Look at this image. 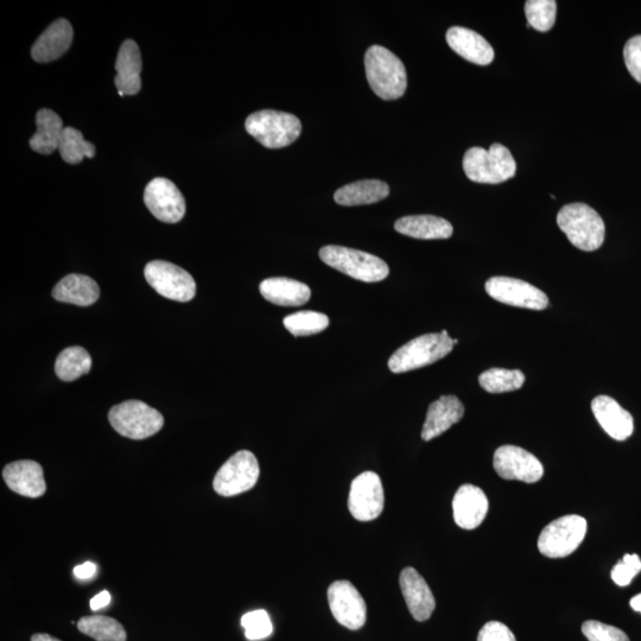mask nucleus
Returning a JSON list of instances; mask_svg holds the SVG:
<instances>
[{
    "label": "nucleus",
    "instance_id": "obj_1",
    "mask_svg": "<svg viewBox=\"0 0 641 641\" xmlns=\"http://www.w3.org/2000/svg\"><path fill=\"white\" fill-rule=\"evenodd\" d=\"M365 71L372 91L384 100L402 98L408 75L401 59L382 46H372L365 54Z\"/></svg>",
    "mask_w": 641,
    "mask_h": 641
},
{
    "label": "nucleus",
    "instance_id": "obj_2",
    "mask_svg": "<svg viewBox=\"0 0 641 641\" xmlns=\"http://www.w3.org/2000/svg\"><path fill=\"white\" fill-rule=\"evenodd\" d=\"M557 225L577 249L593 252L605 241L606 227L598 212L586 203H570L557 214Z\"/></svg>",
    "mask_w": 641,
    "mask_h": 641
},
{
    "label": "nucleus",
    "instance_id": "obj_3",
    "mask_svg": "<svg viewBox=\"0 0 641 641\" xmlns=\"http://www.w3.org/2000/svg\"><path fill=\"white\" fill-rule=\"evenodd\" d=\"M463 170L469 180L482 184H499L516 175L517 164L509 149L495 143L491 148L474 147L463 157Z\"/></svg>",
    "mask_w": 641,
    "mask_h": 641
},
{
    "label": "nucleus",
    "instance_id": "obj_4",
    "mask_svg": "<svg viewBox=\"0 0 641 641\" xmlns=\"http://www.w3.org/2000/svg\"><path fill=\"white\" fill-rule=\"evenodd\" d=\"M245 129L263 147L282 149L301 136L302 123L291 113L262 110L247 117Z\"/></svg>",
    "mask_w": 641,
    "mask_h": 641
},
{
    "label": "nucleus",
    "instance_id": "obj_5",
    "mask_svg": "<svg viewBox=\"0 0 641 641\" xmlns=\"http://www.w3.org/2000/svg\"><path fill=\"white\" fill-rule=\"evenodd\" d=\"M454 341L447 330L425 334L402 346L389 360L393 373H405L436 363L453 351Z\"/></svg>",
    "mask_w": 641,
    "mask_h": 641
},
{
    "label": "nucleus",
    "instance_id": "obj_6",
    "mask_svg": "<svg viewBox=\"0 0 641 641\" xmlns=\"http://www.w3.org/2000/svg\"><path fill=\"white\" fill-rule=\"evenodd\" d=\"M320 258L330 268L365 283L382 282L390 274L389 265L383 259L344 246L322 247Z\"/></svg>",
    "mask_w": 641,
    "mask_h": 641
},
{
    "label": "nucleus",
    "instance_id": "obj_7",
    "mask_svg": "<svg viewBox=\"0 0 641 641\" xmlns=\"http://www.w3.org/2000/svg\"><path fill=\"white\" fill-rule=\"evenodd\" d=\"M109 421L118 434L131 440H144L163 428L160 411L141 401H126L110 410Z\"/></svg>",
    "mask_w": 641,
    "mask_h": 641
},
{
    "label": "nucleus",
    "instance_id": "obj_8",
    "mask_svg": "<svg viewBox=\"0 0 641 641\" xmlns=\"http://www.w3.org/2000/svg\"><path fill=\"white\" fill-rule=\"evenodd\" d=\"M587 529V520L577 514L558 518L542 531L538 549L550 558L567 557L580 547Z\"/></svg>",
    "mask_w": 641,
    "mask_h": 641
},
{
    "label": "nucleus",
    "instance_id": "obj_9",
    "mask_svg": "<svg viewBox=\"0 0 641 641\" xmlns=\"http://www.w3.org/2000/svg\"><path fill=\"white\" fill-rule=\"evenodd\" d=\"M259 463L249 450H240L219 469L213 481L214 491L222 497H234L252 490L259 479Z\"/></svg>",
    "mask_w": 641,
    "mask_h": 641
},
{
    "label": "nucleus",
    "instance_id": "obj_10",
    "mask_svg": "<svg viewBox=\"0 0 641 641\" xmlns=\"http://www.w3.org/2000/svg\"><path fill=\"white\" fill-rule=\"evenodd\" d=\"M145 279L158 294L176 302L192 301L196 283L192 275L173 263L154 260L145 266Z\"/></svg>",
    "mask_w": 641,
    "mask_h": 641
},
{
    "label": "nucleus",
    "instance_id": "obj_11",
    "mask_svg": "<svg viewBox=\"0 0 641 641\" xmlns=\"http://www.w3.org/2000/svg\"><path fill=\"white\" fill-rule=\"evenodd\" d=\"M486 291L493 300L507 306L530 310H544L549 298L532 284L511 277H493L486 282Z\"/></svg>",
    "mask_w": 641,
    "mask_h": 641
},
{
    "label": "nucleus",
    "instance_id": "obj_12",
    "mask_svg": "<svg viewBox=\"0 0 641 641\" xmlns=\"http://www.w3.org/2000/svg\"><path fill=\"white\" fill-rule=\"evenodd\" d=\"M385 495L382 480L374 472L355 478L348 497V509L359 522H371L384 510Z\"/></svg>",
    "mask_w": 641,
    "mask_h": 641
},
{
    "label": "nucleus",
    "instance_id": "obj_13",
    "mask_svg": "<svg viewBox=\"0 0 641 641\" xmlns=\"http://www.w3.org/2000/svg\"><path fill=\"white\" fill-rule=\"evenodd\" d=\"M328 604L333 617L348 630H360L366 624V602L349 581H336L328 588Z\"/></svg>",
    "mask_w": 641,
    "mask_h": 641
},
{
    "label": "nucleus",
    "instance_id": "obj_14",
    "mask_svg": "<svg viewBox=\"0 0 641 641\" xmlns=\"http://www.w3.org/2000/svg\"><path fill=\"white\" fill-rule=\"evenodd\" d=\"M493 466L500 478L535 484L541 480L544 468L535 455L520 447L503 446L494 454Z\"/></svg>",
    "mask_w": 641,
    "mask_h": 641
},
{
    "label": "nucleus",
    "instance_id": "obj_15",
    "mask_svg": "<svg viewBox=\"0 0 641 641\" xmlns=\"http://www.w3.org/2000/svg\"><path fill=\"white\" fill-rule=\"evenodd\" d=\"M144 202L156 219L167 224H176L186 214V200L180 189L164 177H157L148 184Z\"/></svg>",
    "mask_w": 641,
    "mask_h": 641
},
{
    "label": "nucleus",
    "instance_id": "obj_16",
    "mask_svg": "<svg viewBox=\"0 0 641 641\" xmlns=\"http://www.w3.org/2000/svg\"><path fill=\"white\" fill-rule=\"evenodd\" d=\"M399 585L412 617L421 623L430 619L436 601L422 575L414 568H405L399 577Z\"/></svg>",
    "mask_w": 641,
    "mask_h": 641
},
{
    "label": "nucleus",
    "instance_id": "obj_17",
    "mask_svg": "<svg viewBox=\"0 0 641 641\" xmlns=\"http://www.w3.org/2000/svg\"><path fill=\"white\" fill-rule=\"evenodd\" d=\"M3 479L12 492L23 497L40 498L47 491L43 468L35 461L9 463L3 469Z\"/></svg>",
    "mask_w": 641,
    "mask_h": 641
},
{
    "label": "nucleus",
    "instance_id": "obj_18",
    "mask_svg": "<svg viewBox=\"0 0 641 641\" xmlns=\"http://www.w3.org/2000/svg\"><path fill=\"white\" fill-rule=\"evenodd\" d=\"M455 523L461 529L474 530L484 522L488 512V499L481 488L463 485L453 500Z\"/></svg>",
    "mask_w": 641,
    "mask_h": 641
},
{
    "label": "nucleus",
    "instance_id": "obj_19",
    "mask_svg": "<svg viewBox=\"0 0 641 641\" xmlns=\"http://www.w3.org/2000/svg\"><path fill=\"white\" fill-rule=\"evenodd\" d=\"M74 31L67 19H57L38 37L31 57L38 63H48L60 59L72 46Z\"/></svg>",
    "mask_w": 641,
    "mask_h": 641
},
{
    "label": "nucleus",
    "instance_id": "obj_20",
    "mask_svg": "<svg viewBox=\"0 0 641 641\" xmlns=\"http://www.w3.org/2000/svg\"><path fill=\"white\" fill-rule=\"evenodd\" d=\"M593 414L602 429L617 441H625L633 434L634 422L630 412L621 408L615 399L598 396L592 402Z\"/></svg>",
    "mask_w": 641,
    "mask_h": 641
},
{
    "label": "nucleus",
    "instance_id": "obj_21",
    "mask_svg": "<svg viewBox=\"0 0 641 641\" xmlns=\"http://www.w3.org/2000/svg\"><path fill=\"white\" fill-rule=\"evenodd\" d=\"M463 415H465V406L458 397L442 396L429 406L423 425L422 439L425 442L436 439L460 422Z\"/></svg>",
    "mask_w": 641,
    "mask_h": 641
},
{
    "label": "nucleus",
    "instance_id": "obj_22",
    "mask_svg": "<svg viewBox=\"0 0 641 641\" xmlns=\"http://www.w3.org/2000/svg\"><path fill=\"white\" fill-rule=\"evenodd\" d=\"M142 55L138 44L128 40L119 49L116 62V79L114 84L118 88L119 95H135L141 91L142 80Z\"/></svg>",
    "mask_w": 641,
    "mask_h": 641
},
{
    "label": "nucleus",
    "instance_id": "obj_23",
    "mask_svg": "<svg viewBox=\"0 0 641 641\" xmlns=\"http://www.w3.org/2000/svg\"><path fill=\"white\" fill-rule=\"evenodd\" d=\"M449 47L463 59L474 65H491L494 60V50L484 37L475 31L462 27H453L447 31Z\"/></svg>",
    "mask_w": 641,
    "mask_h": 641
},
{
    "label": "nucleus",
    "instance_id": "obj_24",
    "mask_svg": "<svg viewBox=\"0 0 641 641\" xmlns=\"http://www.w3.org/2000/svg\"><path fill=\"white\" fill-rule=\"evenodd\" d=\"M259 289L266 301L282 307H301L312 297L307 284L285 277L265 279Z\"/></svg>",
    "mask_w": 641,
    "mask_h": 641
},
{
    "label": "nucleus",
    "instance_id": "obj_25",
    "mask_svg": "<svg viewBox=\"0 0 641 641\" xmlns=\"http://www.w3.org/2000/svg\"><path fill=\"white\" fill-rule=\"evenodd\" d=\"M395 230L403 236L415 239H448L454 228L446 219L435 215H410L396 221Z\"/></svg>",
    "mask_w": 641,
    "mask_h": 641
},
{
    "label": "nucleus",
    "instance_id": "obj_26",
    "mask_svg": "<svg viewBox=\"0 0 641 641\" xmlns=\"http://www.w3.org/2000/svg\"><path fill=\"white\" fill-rule=\"evenodd\" d=\"M100 289L93 278L85 275H68L62 278L53 290V297L62 303L75 306H92L99 300Z\"/></svg>",
    "mask_w": 641,
    "mask_h": 641
},
{
    "label": "nucleus",
    "instance_id": "obj_27",
    "mask_svg": "<svg viewBox=\"0 0 641 641\" xmlns=\"http://www.w3.org/2000/svg\"><path fill=\"white\" fill-rule=\"evenodd\" d=\"M389 194V184L379 180H363L336 190L334 200L341 206H363L382 201Z\"/></svg>",
    "mask_w": 641,
    "mask_h": 641
},
{
    "label": "nucleus",
    "instance_id": "obj_28",
    "mask_svg": "<svg viewBox=\"0 0 641 641\" xmlns=\"http://www.w3.org/2000/svg\"><path fill=\"white\" fill-rule=\"evenodd\" d=\"M37 132L30 138V148L42 155L59 150L63 135V122L59 114L43 109L36 114Z\"/></svg>",
    "mask_w": 641,
    "mask_h": 641
},
{
    "label": "nucleus",
    "instance_id": "obj_29",
    "mask_svg": "<svg viewBox=\"0 0 641 641\" xmlns=\"http://www.w3.org/2000/svg\"><path fill=\"white\" fill-rule=\"evenodd\" d=\"M92 368V358L85 348L68 347L59 354L55 363V373L63 382H73L85 376Z\"/></svg>",
    "mask_w": 641,
    "mask_h": 641
},
{
    "label": "nucleus",
    "instance_id": "obj_30",
    "mask_svg": "<svg viewBox=\"0 0 641 641\" xmlns=\"http://www.w3.org/2000/svg\"><path fill=\"white\" fill-rule=\"evenodd\" d=\"M78 628L81 633L97 641H126V631L116 619L105 615H91L79 620Z\"/></svg>",
    "mask_w": 641,
    "mask_h": 641
},
{
    "label": "nucleus",
    "instance_id": "obj_31",
    "mask_svg": "<svg viewBox=\"0 0 641 641\" xmlns=\"http://www.w3.org/2000/svg\"><path fill=\"white\" fill-rule=\"evenodd\" d=\"M479 383L488 393H505L522 389L525 376L519 370H504V368H491L481 374Z\"/></svg>",
    "mask_w": 641,
    "mask_h": 641
},
{
    "label": "nucleus",
    "instance_id": "obj_32",
    "mask_svg": "<svg viewBox=\"0 0 641 641\" xmlns=\"http://www.w3.org/2000/svg\"><path fill=\"white\" fill-rule=\"evenodd\" d=\"M59 152L63 161L69 164H78L84 158L95 156L94 144L85 141L84 135L74 128H65L60 142Z\"/></svg>",
    "mask_w": 641,
    "mask_h": 641
},
{
    "label": "nucleus",
    "instance_id": "obj_33",
    "mask_svg": "<svg viewBox=\"0 0 641 641\" xmlns=\"http://www.w3.org/2000/svg\"><path fill=\"white\" fill-rule=\"evenodd\" d=\"M284 327L291 334L300 338V336H310L323 332L329 326V317L325 314L312 312H298L285 317Z\"/></svg>",
    "mask_w": 641,
    "mask_h": 641
},
{
    "label": "nucleus",
    "instance_id": "obj_34",
    "mask_svg": "<svg viewBox=\"0 0 641 641\" xmlns=\"http://www.w3.org/2000/svg\"><path fill=\"white\" fill-rule=\"evenodd\" d=\"M557 3L555 0H529L525 3L528 27L547 33L556 22Z\"/></svg>",
    "mask_w": 641,
    "mask_h": 641
},
{
    "label": "nucleus",
    "instance_id": "obj_35",
    "mask_svg": "<svg viewBox=\"0 0 641 641\" xmlns=\"http://www.w3.org/2000/svg\"><path fill=\"white\" fill-rule=\"evenodd\" d=\"M241 625L245 628V636L251 641L266 639L274 632L268 612L258 609L244 615Z\"/></svg>",
    "mask_w": 641,
    "mask_h": 641
},
{
    "label": "nucleus",
    "instance_id": "obj_36",
    "mask_svg": "<svg viewBox=\"0 0 641 641\" xmlns=\"http://www.w3.org/2000/svg\"><path fill=\"white\" fill-rule=\"evenodd\" d=\"M582 632L589 641H630L624 631L596 620L586 621Z\"/></svg>",
    "mask_w": 641,
    "mask_h": 641
},
{
    "label": "nucleus",
    "instance_id": "obj_37",
    "mask_svg": "<svg viewBox=\"0 0 641 641\" xmlns=\"http://www.w3.org/2000/svg\"><path fill=\"white\" fill-rule=\"evenodd\" d=\"M641 571V561L638 555H625L617 566L612 569V580L620 587L630 585L634 577Z\"/></svg>",
    "mask_w": 641,
    "mask_h": 641
},
{
    "label": "nucleus",
    "instance_id": "obj_38",
    "mask_svg": "<svg viewBox=\"0 0 641 641\" xmlns=\"http://www.w3.org/2000/svg\"><path fill=\"white\" fill-rule=\"evenodd\" d=\"M624 57L628 72L641 84V35L632 37L626 43Z\"/></svg>",
    "mask_w": 641,
    "mask_h": 641
},
{
    "label": "nucleus",
    "instance_id": "obj_39",
    "mask_svg": "<svg viewBox=\"0 0 641 641\" xmlns=\"http://www.w3.org/2000/svg\"><path fill=\"white\" fill-rule=\"evenodd\" d=\"M478 641H517L509 627L499 621H491L481 628Z\"/></svg>",
    "mask_w": 641,
    "mask_h": 641
},
{
    "label": "nucleus",
    "instance_id": "obj_40",
    "mask_svg": "<svg viewBox=\"0 0 641 641\" xmlns=\"http://www.w3.org/2000/svg\"><path fill=\"white\" fill-rule=\"evenodd\" d=\"M95 573H97V566L92 562H86L74 568V575L78 577L79 580L92 579Z\"/></svg>",
    "mask_w": 641,
    "mask_h": 641
},
{
    "label": "nucleus",
    "instance_id": "obj_41",
    "mask_svg": "<svg viewBox=\"0 0 641 641\" xmlns=\"http://www.w3.org/2000/svg\"><path fill=\"white\" fill-rule=\"evenodd\" d=\"M110 602H111V594L107 592V590H104V592H101L98 595L94 596V598L90 602V606L92 611L97 612V611H100V609H103L106 606H109Z\"/></svg>",
    "mask_w": 641,
    "mask_h": 641
},
{
    "label": "nucleus",
    "instance_id": "obj_42",
    "mask_svg": "<svg viewBox=\"0 0 641 641\" xmlns=\"http://www.w3.org/2000/svg\"><path fill=\"white\" fill-rule=\"evenodd\" d=\"M31 641H61V640L56 639L52 636H49V634L38 633V634H34V636L31 637Z\"/></svg>",
    "mask_w": 641,
    "mask_h": 641
},
{
    "label": "nucleus",
    "instance_id": "obj_43",
    "mask_svg": "<svg viewBox=\"0 0 641 641\" xmlns=\"http://www.w3.org/2000/svg\"><path fill=\"white\" fill-rule=\"evenodd\" d=\"M631 607L634 611L641 613V594H638L632 598L630 602Z\"/></svg>",
    "mask_w": 641,
    "mask_h": 641
},
{
    "label": "nucleus",
    "instance_id": "obj_44",
    "mask_svg": "<svg viewBox=\"0 0 641 641\" xmlns=\"http://www.w3.org/2000/svg\"><path fill=\"white\" fill-rule=\"evenodd\" d=\"M453 341H454V345H458L459 344V340H453Z\"/></svg>",
    "mask_w": 641,
    "mask_h": 641
}]
</instances>
